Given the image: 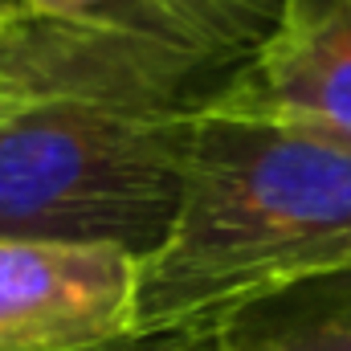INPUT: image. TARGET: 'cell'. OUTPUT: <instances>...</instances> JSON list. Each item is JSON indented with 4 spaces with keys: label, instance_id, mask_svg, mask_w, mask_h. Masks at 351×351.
<instances>
[{
    "label": "cell",
    "instance_id": "1",
    "mask_svg": "<svg viewBox=\"0 0 351 351\" xmlns=\"http://www.w3.org/2000/svg\"><path fill=\"white\" fill-rule=\"evenodd\" d=\"M351 269V147L192 102L180 208L139 262L135 343L213 335L245 306Z\"/></svg>",
    "mask_w": 351,
    "mask_h": 351
},
{
    "label": "cell",
    "instance_id": "2",
    "mask_svg": "<svg viewBox=\"0 0 351 351\" xmlns=\"http://www.w3.org/2000/svg\"><path fill=\"white\" fill-rule=\"evenodd\" d=\"M192 102L74 90L0 123V237L114 245L139 262L180 208Z\"/></svg>",
    "mask_w": 351,
    "mask_h": 351
},
{
    "label": "cell",
    "instance_id": "3",
    "mask_svg": "<svg viewBox=\"0 0 351 351\" xmlns=\"http://www.w3.org/2000/svg\"><path fill=\"white\" fill-rule=\"evenodd\" d=\"M135 282L114 245L0 237V351L135 348Z\"/></svg>",
    "mask_w": 351,
    "mask_h": 351
},
{
    "label": "cell",
    "instance_id": "4",
    "mask_svg": "<svg viewBox=\"0 0 351 351\" xmlns=\"http://www.w3.org/2000/svg\"><path fill=\"white\" fill-rule=\"evenodd\" d=\"M204 102L351 147V0H278L254 58Z\"/></svg>",
    "mask_w": 351,
    "mask_h": 351
},
{
    "label": "cell",
    "instance_id": "5",
    "mask_svg": "<svg viewBox=\"0 0 351 351\" xmlns=\"http://www.w3.org/2000/svg\"><path fill=\"white\" fill-rule=\"evenodd\" d=\"M213 339L217 351H351V269L245 306Z\"/></svg>",
    "mask_w": 351,
    "mask_h": 351
},
{
    "label": "cell",
    "instance_id": "6",
    "mask_svg": "<svg viewBox=\"0 0 351 351\" xmlns=\"http://www.w3.org/2000/svg\"><path fill=\"white\" fill-rule=\"evenodd\" d=\"M188 0H16V8L49 21H86V25H119L156 37H172L176 12Z\"/></svg>",
    "mask_w": 351,
    "mask_h": 351
},
{
    "label": "cell",
    "instance_id": "7",
    "mask_svg": "<svg viewBox=\"0 0 351 351\" xmlns=\"http://www.w3.org/2000/svg\"><path fill=\"white\" fill-rule=\"evenodd\" d=\"M12 16H16V8H8V4H0V33L8 29V21H12Z\"/></svg>",
    "mask_w": 351,
    "mask_h": 351
},
{
    "label": "cell",
    "instance_id": "8",
    "mask_svg": "<svg viewBox=\"0 0 351 351\" xmlns=\"http://www.w3.org/2000/svg\"><path fill=\"white\" fill-rule=\"evenodd\" d=\"M135 348H139V343H135ZM114 351H131V348H114Z\"/></svg>",
    "mask_w": 351,
    "mask_h": 351
},
{
    "label": "cell",
    "instance_id": "9",
    "mask_svg": "<svg viewBox=\"0 0 351 351\" xmlns=\"http://www.w3.org/2000/svg\"><path fill=\"white\" fill-rule=\"evenodd\" d=\"M131 351H139V348H131Z\"/></svg>",
    "mask_w": 351,
    "mask_h": 351
}]
</instances>
